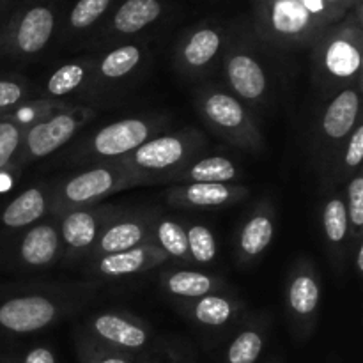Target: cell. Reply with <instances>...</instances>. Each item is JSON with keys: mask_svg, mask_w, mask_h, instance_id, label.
<instances>
[{"mask_svg": "<svg viewBox=\"0 0 363 363\" xmlns=\"http://www.w3.org/2000/svg\"><path fill=\"white\" fill-rule=\"evenodd\" d=\"M266 346V333L259 326H248L238 332L227 346V363H255Z\"/></svg>", "mask_w": 363, "mask_h": 363, "instance_id": "29", "label": "cell"}, {"mask_svg": "<svg viewBox=\"0 0 363 363\" xmlns=\"http://www.w3.org/2000/svg\"><path fill=\"white\" fill-rule=\"evenodd\" d=\"M162 130V121L155 117H128L106 124L96 131L84 145L77 158L80 162H116L140 147Z\"/></svg>", "mask_w": 363, "mask_h": 363, "instance_id": "7", "label": "cell"}, {"mask_svg": "<svg viewBox=\"0 0 363 363\" xmlns=\"http://www.w3.org/2000/svg\"><path fill=\"white\" fill-rule=\"evenodd\" d=\"M225 77L230 91L240 101L261 103L268 92V77L264 67L250 52L230 50L225 57Z\"/></svg>", "mask_w": 363, "mask_h": 363, "instance_id": "16", "label": "cell"}, {"mask_svg": "<svg viewBox=\"0 0 363 363\" xmlns=\"http://www.w3.org/2000/svg\"><path fill=\"white\" fill-rule=\"evenodd\" d=\"M286 301L294 328L301 335H308L314 328L319 301H321V286L314 266L308 259H300L296 264L291 266Z\"/></svg>", "mask_w": 363, "mask_h": 363, "instance_id": "10", "label": "cell"}, {"mask_svg": "<svg viewBox=\"0 0 363 363\" xmlns=\"http://www.w3.org/2000/svg\"><path fill=\"white\" fill-rule=\"evenodd\" d=\"M162 286L170 296L194 301L222 289L223 282L216 277L194 272V269H170V272L162 273Z\"/></svg>", "mask_w": 363, "mask_h": 363, "instance_id": "25", "label": "cell"}, {"mask_svg": "<svg viewBox=\"0 0 363 363\" xmlns=\"http://www.w3.org/2000/svg\"><path fill=\"white\" fill-rule=\"evenodd\" d=\"M52 190L46 186H30L18 194L4 206L0 213V225L9 230H21L41 222L50 213Z\"/></svg>", "mask_w": 363, "mask_h": 363, "instance_id": "20", "label": "cell"}, {"mask_svg": "<svg viewBox=\"0 0 363 363\" xmlns=\"http://www.w3.org/2000/svg\"><path fill=\"white\" fill-rule=\"evenodd\" d=\"M314 45V60L323 80L333 85L362 84L360 14L326 28Z\"/></svg>", "mask_w": 363, "mask_h": 363, "instance_id": "4", "label": "cell"}, {"mask_svg": "<svg viewBox=\"0 0 363 363\" xmlns=\"http://www.w3.org/2000/svg\"><path fill=\"white\" fill-rule=\"evenodd\" d=\"M55 14L46 6H34L20 14L4 35V48L16 55H35L52 39Z\"/></svg>", "mask_w": 363, "mask_h": 363, "instance_id": "14", "label": "cell"}, {"mask_svg": "<svg viewBox=\"0 0 363 363\" xmlns=\"http://www.w3.org/2000/svg\"><path fill=\"white\" fill-rule=\"evenodd\" d=\"M240 167L233 160L225 158V156H206V158H197L188 163L169 183H234L236 179H240Z\"/></svg>", "mask_w": 363, "mask_h": 363, "instance_id": "22", "label": "cell"}, {"mask_svg": "<svg viewBox=\"0 0 363 363\" xmlns=\"http://www.w3.org/2000/svg\"><path fill=\"white\" fill-rule=\"evenodd\" d=\"M186 230L188 252H190L191 262L199 264H209L216 259V240L215 234L211 233L204 223H188L184 227Z\"/></svg>", "mask_w": 363, "mask_h": 363, "instance_id": "32", "label": "cell"}, {"mask_svg": "<svg viewBox=\"0 0 363 363\" xmlns=\"http://www.w3.org/2000/svg\"><path fill=\"white\" fill-rule=\"evenodd\" d=\"M110 4L112 0H78L69 14V25L74 30H84L91 27L106 13Z\"/></svg>", "mask_w": 363, "mask_h": 363, "instance_id": "35", "label": "cell"}, {"mask_svg": "<svg viewBox=\"0 0 363 363\" xmlns=\"http://www.w3.org/2000/svg\"><path fill=\"white\" fill-rule=\"evenodd\" d=\"M197 105L206 123L233 144L250 151L262 147V137L247 106L234 94L220 89H202Z\"/></svg>", "mask_w": 363, "mask_h": 363, "instance_id": "6", "label": "cell"}, {"mask_svg": "<svg viewBox=\"0 0 363 363\" xmlns=\"http://www.w3.org/2000/svg\"><path fill=\"white\" fill-rule=\"evenodd\" d=\"M142 60V50L137 45H124L105 53L98 64V73L106 80H119L128 77L138 67Z\"/></svg>", "mask_w": 363, "mask_h": 363, "instance_id": "30", "label": "cell"}, {"mask_svg": "<svg viewBox=\"0 0 363 363\" xmlns=\"http://www.w3.org/2000/svg\"><path fill=\"white\" fill-rule=\"evenodd\" d=\"M28 101V85L18 78H0V113H9Z\"/></svg>", "mask_w": 363, "mask_h": 363, "instance_id": "36", "label": "cell"}, {"mask_svg": "<svg viewBox=\"0 0 363 363\" xmlns=\"http://www.w3.org/2000/svg\"><path fill=\"white\" fill-rule=\"evenodd\" d=\"M363 160V123L357 124L347 140L342 145V167L344 172H357L360 170Z\"/></svg>", "mask_w": 363, "mask_h": 363, "instance_id": "37", "label": "cell"}, {"mask_svg": "<svg viewBox=\"0 0 363 363\" xmlns=\"http://www.w3.org/2000/svg\"><path fill=\"white\" fill-rule=\"evenodd\" d=\"M321 225L330 252H332V255L335 257V261H340L344 255V250H346L347 247L350 222H347L344 195L339 194V191H332V194L325 199V202H323Z\"/></svg>", "mask_w": 363, "mask_h": 363, "instance_id": "24", "label": "cell"}, {"mask_svg": "<svg viewBox=\"0 0 363 363\" xmlns=\"http://www.w3.org/2000/svg\"><path fill=\"white\" fill-rule=\"evenodd\" d=\"M30 124L18 119L16 113H0V174L16 165L23 135Z\"/></svg>", "mask_w": 363, "mask_h": 363, "instance_id": "28", "label": "cell"}, {"mask_svg": "<svg viewBox=\"0 0 363 363\" xmlns=\"http://www.w3.org/2000/svg\"><path fill=\"white\" fill-rule=\"evenodd\" d=\"M275 236V209L269 202H261L243 222L238 236V257L241 264L257 261Z\"/></svg>", "mask_w": 363, "mask_h": 363, "instance_id": "19", "label": "cell"}, {"mask_svg": "<svg viewBox=\"0 0 363 363\" xmlns=\"http://www.w3.org/2000/svg\"><path fill=\"white\" fill-rule=\"evenodd\" d=\"M248 197V188L236 183H190L172 184L167 201L174 208L204 209L223 208Z\"/></svg>", "mask_w": 363, "mask_h": 363, "instance_id": "15", "label": "cell"}, {"mask_svg": "<svg viewBox=\"0 0 363 363\" xmlns=\"http://www.w3.org/2000/svg\"><path fill=\"white\" fill-rule=\"evenodd\" d=\"M87 333L98 342L133 354L147 347L151 340V330L140 319L121 312H101L89 319Z\"/></svg>", "mask_w": 363, "mask_h": 363, "instance_id": "12", "label": "cell"}, {"mask_svg": "<svg viewBox=\"0 0 363 363\" xmlns=\"http://www.w3.org/2000/svg\"><path fill=\"white\" fill-rule=\"evenodd\" d=\"M163 13L160 0H124L112 18V28L117 34H137L155 23Z\"/></svg>", "mask_w": 363, "mask_h": 363, "instance_id": "26", "label": "cell"}, {"mask_svg": "<svg viewBox=\"0 0 363 363\" xmlns=\"http://www.w3.org/2000/svg\"><path fill=\"white\" fill-rule=\"evenodd\" d=\"M169 261L165 254L155 245H142L119 254L94 257L91 262V272L105 279H124V277L140 275L163 266Z\"/></svg>", "mask_w": 363, "mask_h": 363, "instance_id": "17", "label": "cell"}, {"mask_svg": "<svg viewBox=\"0 0 363 363\" xmlns=\"http://www.w3.org/2000/svg\"><path fill=\"white\" fill-rule=\"evenodd\" d=\"M206 147V137L197 130L156 135L124 158L116 160L137 174L145 184L169 183Z\"/></svg>", "mask_w": 363, "mask_h": 363, "instance_id": "1", "label": "cell"}, {"mask_svg": "<svg viewBox=\"0 0 363 363\" xmlns=\"http://www.w3.org/2000/svg\"><path fill=\"white\" fill-rule=\"evenodd\" d=\"M145 363H152V362H145Z\"/></svg>", "mask_w": 363, "mask_h": 363, "instance_id": "42", "label": "cell"}, {"mask_svg": "<svg viewBox=\"0 0 363 363\" xmlns=\"http://www.w3.org/2000/svg\"><path fill=\"white\" fill-rule=\"evenodd\" d=\"M0 363H20V358H16V357H2V358H0Z\"/></svg>", "mask_w": 363, "mask_h": 363, "instance_id": "41", "label": "cell"}, {"mask_svg": "<svg viewBox=\"0 0 363 363\" xmlns=\"http://www.w3.org/2000/svg\"><path fill=\"white\" fill-rule=\"evenodd\" d=\"M223 45V35L218 28L201 27L188 34L177 46V64L186 73H199L211 66Z\"/></svg>", "mask_w": 363, "mask_h": 363, "instance_id": "21", "label": "cell"}, {"mask_svg": "<svg viewBox=\"0 0 363 363\" xmlns=\"http://www.w3.org/2000/svg\"><path fill=\"white\" fill-rule=\"evenodd\" d=\"M360 85L344 87L330 99L319 119V138L321 147L330 152L339 151L351 135V131L360 123Z\"/></svg>", "mask_w": 363, "mask_h": 363, "instance_id": "11", "label": "cell"}, {"mask_svg": "<svg viewBox=\"0 0 363 363\" xmlns=\"http://www.w3.org/2000/svg\"><path fill=\"white\" fill-rule=\"evenodd\" d=\"M186 308L197 325L209 330H222L236 319L241 307L234 298L211 293L194 301H186Z\"/></svg>", "mask_w": 363, "mask_h": 363, "instance_id": "23", "label": "cell"}, {"mask_svg": "<svg viewBox=\"0 0 363 363\" xmlns=\"http://www.w3.org/2000/svg\"><path fill=\"white\" fill-rule=\"evenodd\" d=\"M344 202H346L347 222H350V238L358 243L363 230V176L360 170H357L347 181Z\"/></svg>", "mask_w": 363, "mask_h": 363, "instance_id": "34", "label": "cell"}, {"mask_svg": "<svg viewBox=\"0 0 363 363\" xmlns=\"http://www.w3.org/2000/svg\"><path fill=\"white\" fill-rule=\"evenodd\" d=\"M152 245L158 247L169 259H179V261L191 262L190 252H188L186 230L181 222L172 218L155 216L152 223Z\"/></svg>", "mask_w": 363, "mask_h": 363, "instance_id": "27", "label": "cell"}, {"mask_svg": "<svg viewBox=\"0 0 363 363\" xmlns=\"http://www.w3.org/2000/svg\"><path fill=\"white\" fill-rule=\"evenodd\" d=\"M20 363H57V358L50 347L35 346L30 351H27V354L21 358Z\"/></svg>", "mask_w": 363, "mask_h": 363, "instance_id": "38", "label": "cell"}, {"mask_svg": "<svg viewBox=\"0 0 363 363\" xmlns=\"http://www.w3.org/2000/svg\"><path fill=\"white\" fill-rule=\"evenodd\" d=\"M94 110L89 106L60 105L48 116L35 121L27 128L21 142L16 165L21 167L35 160L46 158L66 145L92 117Z\"/></svg>", "mask_w": 363, "mask_h": 363, "instance_id": "5", "label": "cell"}, {"mask_svg": "<svg viewBox=\"0 0 363 363\" xmlns=\"http://www.w3.org/2000/svg\"><path fill=\"white\" fill-rule=\"evenodd\" d=\"M89 64L87 62H69L60 66L46 82V92L52 98H62L71 94L84 84L87 77Z\"/></svg>", "mask_w": 363, "mask_h": 363, "instance_id": "31", "label": "cell"}, {"mask_svg": "<svg viewBox=\"0 0 363 363\" xmlns=\"http://www.w3.org/2000/svg\"><path fill=\"white\" fill-rule=\"evenodd\" d=\"M121 213L123 211H119V208L116 206L92 204L71 209V211L57 216L59 218L57 227H59L60 245H62L64 252L77 255V257L91 254L101 230Z\"/></svg>", "mask_w": 363, "mask_h": 363, "instance_id": "9", "label": "cell"}, {"mask_svg": "<svg viewBox=\"0 0 363 363\" xmlns=\"http://www.w3.org/2000/svg\"><path fill=\"white\" fill-rule=\"evenodd\" d=\"M261 35L280 46L314 45L330 28L301 0H254Z\"/></svg>", "mask_w": 363, "mask_h": 363, "instance_id": "3", "label": "cell"}, {"mask_svg": "<svg viewBox=\"0 0 363 363\" xmlns=\"http://www.w3.org/2000/svg\"><path fill=\"white\" fill-rule=\"evenodd\" d=\"M323 2L339 20H342L344 14L353 9V7L360 6L362 0H323Z\"/></svg>", "mask_w": 363, "mask_h": 363, "instance_id": "39", "label": "cell"}, {"mask_svg": "<svg viewBox=\"0 0 363 363\" xmlns=\"http://www.w3.org/2000/svg\"><path fill=\"white\" fill-rule=\"evenodd\" d=\"M64 301L43 293H27L0 301V332L13 335L41 332L64 314Z\"/></svg>", "mask_w": 363, "mask_h": 363, "instance_id": "8", "label": "cell"}, {"mask_svg": "<svg viewBox=\"0 0 363 363\" xmlns=\"http://www.w3.org/2000/svg\"><path fill=\"white\" fill-rule=\"evenodd\" d=\"M59 227L55 222H38L28 227L16 248L18 264L28 269H41L53 264L60 255Z\"/></svg>", "mask_w": 363, "mask_h": 363, "instance_id": "18", "label": "cell"}, {"mask_svg": "<svg viewBox=\"0 0 363 363\" xmlns=\"http://www.w3.org/2000/svg\"><path fill=\"white\" fill-rule=\"evenodd\" d=\"M145 184L137 174L117 162L94 163L91 169L62 181L52 190L50 213L60 216L71 209L98 204L108 195Z\"/></svg>", "mask_w": 363, "mask_h": 363, "instance_id": "2", "label": "cell"}, {"mask_svg": "<svg viewBox=\"0 0 363 363\" xmlns=\"http://www.w3.org/2000/svg\"><path fill=\"white\" fill-rule=\"evenodd\" d=\"M77 351L80 363H135L131 354L112 350L92 339L89 333H82L78 337Z\"/></svg>", "mask_w": 363, "mask_h": 363, "instance_id": "33", "label": "cell"}, {"mask_svg": "<svg viewBox=\"0 0 363 363\" xmlns=\"http://www.w3.org/2000/svg\"><path fill=\"white\" fill-rule=\"evenodd\" d=\"M152 223L155 216L149 213H121L101 230L89 255L94 259L152 245Z\"/></svg>", "mask_w": 363, "mask_h": 363, "instance_id": "13", "label": "cell"}, {"mask_svg": "<svg viewBox=\"0 0 363 363\" xmlns=\"http://www.w3.org/2000/svg\"><path fill=\"white\" fill-rule=\"evenodd\" d=\"M354 266H357V273L362 275L363 273V243L362 240L357 243V250H354Z\"/></svg>", "mask_w": 363, "mask_h": 363, "instance_id": "40", "label": "cell"}]
</instances>
